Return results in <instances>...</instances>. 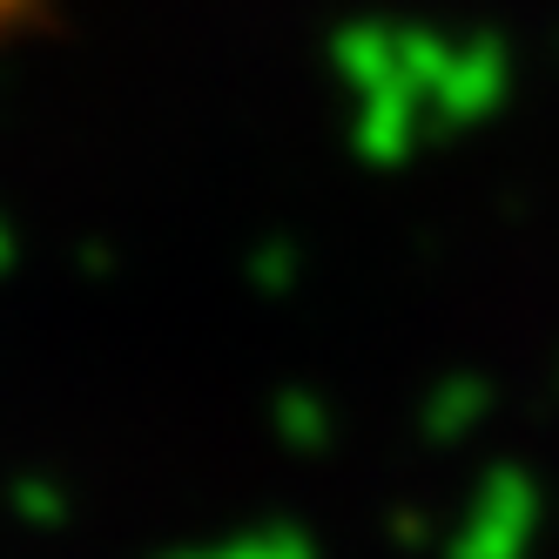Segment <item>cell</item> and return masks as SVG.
I'll return each mask as SVG.
<instances>
[{"instance_id":"obj_1","label":"cell","mask_w":559,"mask_h":559,"mask_svg":"<svg viewBox=\"0 0 559 559\" xmlns=\"http://www.w3.org/2000/svg\"><path fill=\"white\" fill-rule=\"evenodd\" d=\"M48 14V0H0V41H14L21 27H34Z\"/></svg>"}]
</instances>
